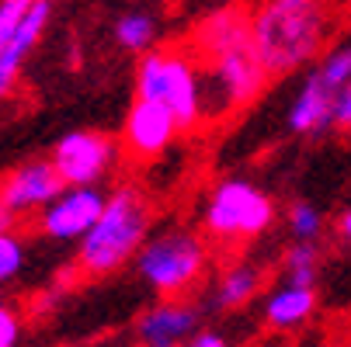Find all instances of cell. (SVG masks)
I'll list each match as a JSON object with an SVG mask.
<instances>
[{"instance_id":"6da1fadb","label":"cell","mask_w":351,"mask_h":347,"mask_svg":"<svg viewBox=\"0 0 351 347\" xmlns=\"http://www.w3.org/2000/svg\"><path fill=\"white\" fill-rule=\"evenodd\" d=\"M247 14L268 77H289L320 60L337 21L330 0H254Z\"/></svg>"},{"instance_id":"7a4b0ae2","label":"cell","mask_w":351,"mask_h":347,"mask_svg":"<svg viewBox=\"0 0 351 347\" xmlns=\"http://www.w3.org/2000/svg\"><path fill=\"white\" fill-rule=\"evenodd\" d=\"M154 209L143 188L119 184L97 216V222L77 243V271L84 278H108L129 261H136L139 246L149 236Z\"/></svg>"},{"instance_id":"3957f363","label":"cell","mask_w":351,"mask_h":347,"mask_svg":"<svg viewBox=\"0 0 351 347\" xmlns=\"http://www.w3.org/2000/svg\"><path fill=\"white\" fill-rule=\"evenodd\" d=\"M136 97L164 105L178 129H195L206 118L202 108V73L191 53L181 49H149L136 66Z\"/></svg>"},{"instance_id":"277c9868","label":"cell","mask_w":351,"mask_h":347,"mask_svg":"<svg viewBox=\"0 0 351 347\" xmlns=\"http://www.w3.org/2000/svg\"><path fill=\"white\" fill-rule=\"evenodd\" d=\"M206 264H209L206 240L181 226L149 233L136 254L139 278L154 292H160V299H184L202 281Z\"/></svg>"},{"instance_id":"5b68a950","label":"cell","mask_w":351,"mask_h":347,"mask_svg":"<svg viewBox=\"0 0 351 347\" xmlns=\"http://www.w3.org/2000/svg\"><path fill=\"white\" fill-rule=\"evenodd\" d=\"M275 222V202L243 177H226L213 188L202 209V226L216 243H243L268 233Z\"/></svg>"},{"instance_id":"8992f818","label":"cell","mask_w":351,"mask_h":347,"mask_svg":"<svg viewBox=\"0 0 351 347\" xmlns=\"http://www.w3.org/2000/svg\"><path fill=\"white\" fill-rule=\"evenodd\" d=\"M198 73H202V108L206 118H223L243 105H250L271 80L268 70L261 66L254 45L230 49V53L195 60Z\"/></svg>"},{"instance_id":"52a82bcc","label":"cell","mask_w":351,"mask_h":347,"mask_svg":"<svg viewBox=\"0 0 351 347\" xmlns=\"http://www.w3.org/2000/svg\"><path fill=\"white\" fill-rule=\"evenodd\" d=\"M49 160H53V167L60 170V177L66 184H97L119 164V142L94 129L66 132L53 146V157Z\"/></svg>"},{"instance_id":"ba28073f","label":"cell","mask_w":351,"mask_h":347,"mask_svg":"<svg viewBox=\"0 0 351 347\" xmlns=\"http://www.w3.org/2000/svg\"><path fill=\"white\" fill-rule=\"evenodd\" d=\"M108 194L97 184H66L53 202L38 212V229L45 240L80 243V236L97 222Z\"/></svg>"},{"instance_id":"9c48e42d","label":"cell","mask_w":351,"mask_h":347,"mask_svg":"<svg viewBox=\"0 0 351 347\" xmlns=\"http://www.w3.org/2000/svg\"><path fill=\"white\" fill-rule=\"evenodd\" d=\"M63 188H66V181L60 177L53 160H28L0 181V205L14 219L38 216Z\"/></svg>"},{"instance_id":"30bf717a","label":"cell","mask_w":351,"mask_h":347,"mask_svg":"<svg viewBox=\"0 0 351 347\" xmlns=\"http://www.w3.org/2000/svg\"><path fill=\"white\" fill-rule=\"evenodd\" d=\"M178 132L181 129H178L174 115L164 105L146 101V97H136L129 115H125V125H122V142H125V150L136 160H154L174 142Z\"/></svg>"},{"instance_id":"8fae6325","label":"cell","mask_w":351,"mask_h":347,"mask_svg":"<svg viewBox=\"0 0 351 347\" xmlns=\"http://www.w3.org/2000/svg\"><path fill=\"white\" fill-rule=\"evenodd\" d=\"M198 333V309L184 299H160L136 320L139 347H184Z\"/></svg>"},{"instance_id":"7c38bea8","label":"cell","mask_w":351,"mask_h":347,"mask_svg":"<svg viewBox=\"0 0 351 347\" xmlns=\"http://www.w3.org/2000/svg\"><path fill=\"white\" fill-rule=\"evenodd\" d=\"M341 87H334L317 66L303 77L292 105L285 112V125L295 136H324L327 129H334V97Z\"/></svg>"},{"instance_id":"4fadbf2b","label":"cell","mask_w":351,"mask_h":347,"mask_svg":"<svg viewBox=\"0 0 351 347\" xmlns=\"http://www.w3.org/2000/svg\"><path fill=\"white\" fill-rule=\"evenodd\" d=\"M49 14H53V4H49V0H35L32 11L25 14V21L18 25V31L0 45V97H8L14 90L28 53L38 45V38L49 25Z\"/></svg>"},{"instance_id":"5bb4252c","label":"cell","mask_w":351,"mask_h":347,"mask_svg":"<svg viewBox=\"0 0 351 347\" xmlns=\"http://www.w3.org/2000/svg\"><path fill=\"white\" fill-rule=\"evenodd\" d=\"M317 309V285H292L282 281L265 299V323L271 330H292L303 326Z\"/></svg>"},{"instance_id":"9a60e30c","label":"cell","mask_w":351,"mask_h":347,"mask_svg":"<svg viewBox=\"0 0 351 347\" xmlns=\"http://www.w3.org/2000/svg\"><path fill=\"white\" fill-rule=\"evenodd\" d=\"M261 268L254 264H230L219 278H216V288H213V303L219 309H240L247 303H254V295L261 292Z\"/></svg>"},{"instance_id":"2e32d148","label":"cell","mask_w":351,"mask_h":347,"mask_svg":"<svg viewBox=\"0 0 351 347\" xmlns=\"http://www.w3.org/2000/svg\"><path fill=\"white\" fill-rule=\"evenodd\" d=\"M320 271V246L317 240H292V246L282 254V274L292 285H317Z\"/></svg>"},{"instance_id":"e0dca14e","label":"cell","mask_w":351,"mask_h":347,"mask_svg":"<svg viewBox=\"0 0 351 347\" xmlns=\"http://www.w3.org/2000/svg\"><path fill=\"white\" fill-rule=\"evenodd\" d=\"M154 38H157V25L146 11H129L115 21V42L129 53H149L154 49Z\"/></svg>"},{"instance_id":"ac0fdd59","label":"cell","mask_w":351,"mask_h":347,"mask_svg":"<svg viewBox=\"0 0 351 347\" xmlns=\"http://www.w3.org/2000/svg\"><path fill=\"white\" fill-rule=\"evenodd\" d=\"M25 257H28V250H25L21 233L14 226L11 229H0V285L14 281L25 271Z\"/></svg>"},{"instance_id":"d6986e66","label":"cell","mask_w":351,"mask_h":347,"mask_svg":"<svg viewBox=\"0 0 351 347\" xmlns=\"http://www.w3.org/2000/svg\"><path fill=\"white\" fill-rule=\"evenodd\" d=\"M285 226L292 240H317L324 233V216L313 202H292L285 209Z\"/></svg>"},{"instance_id":"ffe728a7","label":"cell","mask_w":351,"mask_h":347,"mask_svg":"<svg viewBox=\"0 0 351 347\" xmlns=\"http://www.w3.org/2000/svg\"><path fill=\"white\" fill-rule=\"evenodd\" d=\"M32 4H35V0H0V45L18 31V25L25 21Z\"/></svg>"},{"instance_id":"44dd1931","label":"cell","mask_w":351,"mask_h":347,"mask_svg":"<svg viewBox=\"0 0 351 347\" xmlns=\"http://www.w3.org/2000/svg\"><path fill=\"white\" fill-rule=\"evenodd\" d=\"M21 340V316L11 306H0V347H18Z\"/></svg>"},{"instance_id":"7402d4cb","label":"cell","mask_w":351,"mask_h":347,"mask_svg":"<svg viewBox=\"0 0 351 347\" xmlns=\"http://www.w3.org/2000/svg\"><path fill=\"white\" fill-rule=\"evenodd\" d=\"M334 129H351V80L334 97Z\"/></svg>"},{"instance_id":"603a6c76","label":"cell","mask_w":351,"mask_h":347,"mask_svg":"<svg viewBox=\"0 0 351 347\" xmlns=\"http://www.w3.org/2000/svg\"><path fill=\"white\" fill-rule=\"evenodd\" d=\"M184 347H230V340H226L219 330H198Z\"/></svg>"},{"instance_id":"cb8c5ba5","label":"cell","mask_w":351,"mask_h":347,"mask_svg":"<svg viewBox=\"0 0 351 347\" xmlns=\"http://www.w3.org/2000/svg\"><path fill=\"white\" fill-rule=\"evenodd\" d=\"M337 233H341V240H344V243H351V209L341 216V222H337Z\"/></svg>"},{"instance_id":"d4e9b609","label":"cell","mask_w":351,"mask_h":347,"mask_svg":"<svg viewBox=\"0 0 351 347\" xmlns=\"http://www.w3.org/2000/svg\"><path fill=\"white\" fill-rule=\"evenodd\" d=\"M11 226H14V216H11L4 205H0V229H11Z\"/></svg>"},{"instance_id":"484cf974","label":"cell","mask_w":351,"mask_h":347,"mask_svg":"<svg viewBox=\"0 0 351 347\" xmlns=\"http://www.w3.org/2000/svg\"><path fill=\"white\" fill-rule=\"evenodd\" d=\"M0 306H4V285H0Z\"/></svg>"},{"instance_id":"4316f807","label":"cell","mask_w":351,"mask_h":347,"mask_svg":"<svg viewBox=\"0 0 351 347\" xmlns=\"http://www.w3.org/2000/svg\"><path fill=\"white\" fill-rule=\"evenodd\" d=\"M330 4H344V0H330Z\"/></svg>"}]
</instances>
